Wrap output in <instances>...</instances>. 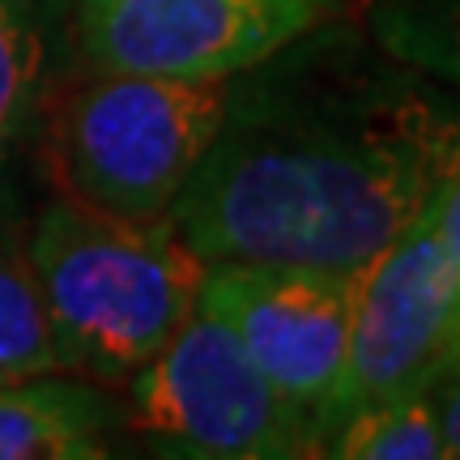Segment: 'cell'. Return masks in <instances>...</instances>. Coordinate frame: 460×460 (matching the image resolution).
<instances>
[{"instance_id":"obj_1","label":"cell","mask_w":460,"mask_h":460,"mask_svg":"<svg viewBox=\"0 0 460 460\" xmlns=\"http://www.w3.org/2000/svg\"><path fill=\"white\" fill-rule=\"evenodd\" d=\"M460 171V115L413 77L230 90L166 217L205 264L358 273Z\"/></svg>"},{"instance_id":"obj_2","label":"cell","mask_w":460,"mask_h":460,"mask_svg":"<svg viewBox=\"0 0 460 460\" xmlns=\"http://www.w3.org/2000/svg\"><path fill=\"white\" fill-rule=\"evenodd\" d=\"M26 269L65 371L132 379L197 312L205 261L166 214L124 217L56 200L34 222Z\"/></svg>"},{"instance_id":"obj_3","label":"cell","mask_w":460,"mask_h":460,"mask_svg":"<svg viewBox=\"0 0 460 460\" xmlns=\"http://www.w3.org/2000/svg\"><path fill=\"white\" fill-rule=\"evenodd\" d=\"M226 102L222 77L99 68L51 107V171L68 200L158 217L214 146Z\"/></svg>"},{"instance_id":"obj_4","label":"cell","mask_w":460,"mask_h":460,"mask_svg":"<svg viewBox=\"0 0 460 460\" xmlns=\"http://www.w3.org/2000/svg\"><path fill=\"white\" fill-rule=\"evenodd\" d=\"M132 427L166 452L200 460L320 456L315 422L247 358L214 312H197L128 379Z\"/></svg>"},{"instance_id":"obj_5","label":"cell","mask_w":460,"mask_h":460,"mask_svg":"<svg viewBox=\"0 0 460 460\" xmlns=\"http://www.w3.org/2000/svg\"><path fill=\"white\" fill-rule=\"evenodd\" d=\"M460 337V269L435 234L430 205L358 269L345 371L320 418V456L349 413L427 393Z\"/></svg>"},{"instance_id":"obj_6","label":"cell","mask_w":460,"mask_h":460,"mask_svg":"<svg viewBox=\"0 0 460 460\" xmlns=\"http://www.w3.org/2000/svg\"><path fill=\"white\" fill-rule=\"evenodd\" d=\"M341 0H77L94 68L163 77H239L295 48Z\"/></svg>"},{"instance_id":"obj_7","label":"cell","mask_w":460,"mask_h":460,"mask_svg":"<svg viewBox=\"0 0 460 460\" xmlns=\"http://www.w3.org/2000/svg\"><path fill=\"white\" fill-rule=\"evenodd\" d=\"M358 273L303 264H205L197 307L226 324L261 376L315 422L345 371Z\"/></svg>"},{"instance_id":"obj_8","label":"cell","mask_w":460,"mask_h":460,"mask_svg":"<svg viewBox=\"0 0 460 460\" xmlns=\"http://www.w3.org/2000/svg\"><path fill=\"white\" fill-rule=\"evenodd\" d=\"M111 401L77 379L0 384V460L107 456Z\"/></svg>"},{"instance_id":"obj_9","label":"cell","mask_w":460,"mask_h":460,"mask_svg":"<svg viewBox=\"0 0 460 460\" xmlns=\"http://www.w3.org/2000/svg\"><path fill=\"white\" fill-rule=\"evenodd\" d=\"M324 456L337 460H444L435 393H410L349 413L329 435Z\"/></svg>"},{"instance_id":"obj_10","label":"cell","mask_w":460,"mask_h":460,"mask_svg":"<svg viewBox=\"0 0 460 460\" xmlns=\"http://www.w3.org/2000/svg\"><path fill=\"white\" fill-rule=\"evenodd\" d=\"M371 31L396 65L460 85V0H379Z\"/></svg>"},{"instance_id":"obj_11","label":"cell","mask_w":460,"mask_h":460,"mask_svg":"<svg viewBox=\"0 0 460 460\" xmlns=\"http://www.w3.org/2000/svg\"><path fill=\"white\" fill-rule=\"evenodd\" d=\"M48 73V31L39 0H0V163L22 141Z\"/></svg>"},{"instance_id":"obj_12","label":"cell","mask_w":460,"mask_h":460,"mask_svg":"<svg viewBox=\"0 0 460 460\" xmlns=\"http://www.w3.org/2000/svg\"><path fill=\"white\" fill-rule=\"evenodd\" d=\"M56 371H65V358L31 269L0 261V384Z\"/></svg>"},{"instance_id":"obj_13","label":"cell","mask_w":460,"mask_h":460,"mask_svg":"<svg viewBox=\"0 0 460 460\" xmlns=\"http://www.w3.org/2000/svg\"><path fill=\"white\" fill-rule=\"evenodd\" d=\"M430 222H435L439 243L447 247V256H452L460 269V171L435 192V200H430Z\"/></svg>"},{"instance_id":"obj_14","label":"cell","mask_w":460,"mask_h":460,"mask_svg":"<svg viewBox=\"0 0 460 460\" xmlns=\"http://www.w3.org/2000/svg\"><path fill=\"white\" fill-rule=\"evenodd\" d=\"M435 405H439V430H444V452L460 460V371L444 384L430 388Z\"/></svg>"},{"instance_id":"obj_15","label":"cell","mask_w":460,"mask_h":460,"mask_svg":"<svg viewBox=\"0 0 460 460\" xmlns=\"http://www.w3.org/2000/svg\"><path fill=\"white\" fill-rule=\"evenodd\" d=\"M456 371H460V337H456V345H452V354H447L444 371H439V379H435V384H444V379H452Z\"/></svg>"}]
</instances>
